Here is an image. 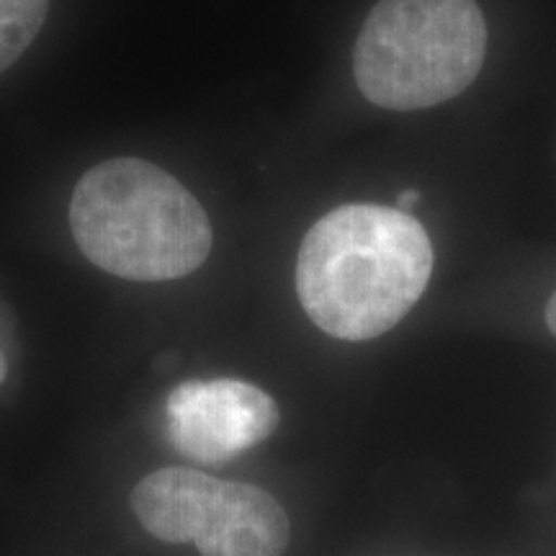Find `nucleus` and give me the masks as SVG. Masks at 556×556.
<instances>
[{
	"instance_id": "nucleus-1",
	"label": "nucleus",
	"mask_w": 556,
	"mask_h": 556,
	"mask_svg": "<svg viewBox=\"0 0 556 556\" xmlns=\"http://www.w3.org/2000/svg\"><path fill=\"white\" fill-rule=\"evenodd\" d=\"M430 274L433 245L413 214L345 204L302 240L296 294L319 330L361 343L392 330L422 296Z\"/></svg>"
},
{
	"instance_id": "nucleus-2",
	"label": "nucleus",
	"mask_w": 556,
	"mask_h": 556,
	"mask_svg": "<svg viewBox=\"0 0 556 556\" xmlns=\"http://www.w3.org/2000/svg\"><path fill=\"white\" fill-rule=\"evenodd\" d=\"M70 229L80 253L127 281L189 276L212 253V225L199 199L139 157L90 168L70 199Z\"/></svg>"
},
{
	"instance_id": "nucleus-3",
	"label": "nucleus",
	"mask_w": 556,
	"mask_h": 556,
	"mask_svg": "<svg viewBox=\"0 0 556 556\" xmlns=\"http://www.w3.org/2000/svg\"><path fill=\"white\" fill-rule=\"evenodd\" d=\"M484 52L475 0H379L361 26L353 75L374 106L430 109L477 80Z\"/></svg>"
},
{
	"instance_id": "nucleus-4",
	"label": "nucleus",
	"mask_w": 556,
	"mask_h": 556,
	"mask_svg": "<svg viewBox=\"0 0 556 556\" xmlns=\"http://www.w3.org/2000/svg\"><path fill=\"white\" fill-rule=\"evenodd\" d=\"M131 510L150 536L201 556H281L289 546L287 510L270 492L197 469L152 471L131 492Z\"/></svg>"
},
{
	"instance_id": "nucleus-5",
	"label": "nucleus",
	"mask_w": 556,
	"mask_h": 556,
	"mask_svg": "<svg viewBox=\"0 0 556 556\" xmlns=\"http://www.w3.org/2000/svg\"><path fill=\"white\" fill-rule=\"evenodd\" d=\"M278 405L250 381H184L165 402L168 438L199 464H225L274 433Z\"/></svg>"
},
{
	"instance_id": "nucleus-6",
	"label": "nucleus",
	"mask_w": 556,
	"mask_h": 556,
	"mask_svg": "<svg viewBox=\"0 0 556 556\" xmlns=\"http://www.w3.org/2000/svg\"><path fill=\"white\" fill-rule=\"evenodd\" d=\"M52 0H0V73L31 47Z\"/></svg>"
},
{
	"instance_id": "nucleus-7",
	"label": "nucleus",
	"mask_w": 556,
	"mask_h": 556,
	"mask_svg": "<svg viewBox=\"0 0 556 556\" xmlns=\"http://www.w3.org/2000/svg\"><path fill=\"white\" fill-rule=\"evenodd\" d=\"M417 199H420V193H417L415 189H407L400 193V212H405L407 206H415Z\"/></svg>"
},
{
	"instance_id": "nucleus-8",
	"label": "nucleus",
	"mask_w": 556,
	"mask_h": 556,
	"mask_svg": "<svg viewBox=\"0 0 556 556\" xmlns=\"http://www.w3.org/2000/svg\"><path fill=\"white\" fill-rule=\"evenodd\" d=\"M546 325H548V330L556 336V294L548 299V304H546Z\"/></svg>"
},
{
	"instance_id": "nucleus-9",
	"label": "nucleus",
	"mask_w": 556,
	"mask_h": 556,
	"mask_svg": "<svg viewBox=\"0 0 556 556\" xmlns=\"http://www.w3.org/2000/svg\"><path fill=\"white\" fill-rule=\"evenodd\" d=\"M5 374H9V364H5V356H3V353H0V384H3Z\"/></svg>"
}]
</instances>
